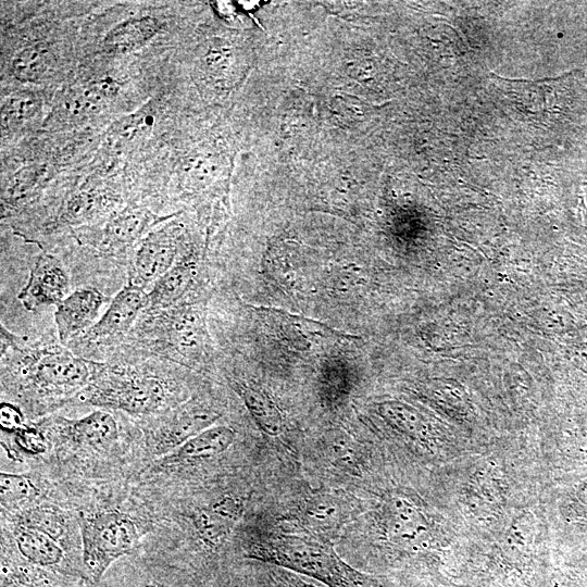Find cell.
I'll list each match as a JSON object with an SVG mask.
<instances>
[{"label":"cell","instance_id":"ffe728a7","mask_svg":"<svg viewBox=\"0 0 587 587\" xmlns=\"http://www.w3.org/2000/svg\"><path fill=\"white\" fill-rule=\"evenodd\" d=\"M160 29V21L155 17L130 18L114 26L104 37L103 43L110 52L126 53L143 47Z\"/></svg>","mask_w":587,"mask_h":587},{"label":"cell","instance_id":"7402d4cb","mask_svg":"<svg viewBox=\"0 0 587 587\" xmlns=\"http://www.w3.org/2000/svg\"><path fill=\"white\" fill-rule=\"evenodd\" d=\"M52 61L48 46L34 43L21 50L12 61V75L22 83H34L41 79Z\"/></svg>","mask_w":587,"mask_h":587},{"label":"cell","instance_id":"cb8c5ba5","mask_svg":"<svg viewBox=\"0 0 587 587\" xmlns=\"http://www.w3.org/2000/svg\"><path fill=\"white\" fill-rule=\"evenodd\" d=\"M150 115L137 112L125 116L112 125L107 134V142L113 148H120L142 136L150 126Z\"/></svg>","mask_w":587,"mask_h":587},{"label":"cell","instance_id":"4dcf8cb0","mask_svg":"<svg viewBox=\"0 0 587 587\" xmlns=\"http://www.w3.org/2000/svg\"><path fill=\"white\" fill-rule=\"evenodd\" d=\"M145 587H160V586H157V585H146Z\"/></svg>","mask_w":587,"mask_h":587},{"label":"cell","instance_id":"d4e9b609","mask_svg":"<svg viewBox=\"0 0 587 587\" xmlns=\"http://www.w3.org/2000/svg\"><path fill=\"white\" fill-rule=\"evenodd\" d=\"M102 205V197L92 190L74 193L65 204L63 220L68 223H82L92 216Z\"/></svg>","mask_w":587,"mask_h":587},{"label":"cell","instance_id":"f546056e","mask_svg":"<svg viewBox=\"0 0 587 587\" xmlns=\"http://www.w3.org/2000/svg\"><path fill=\"white\" fill-rule=\"evenodd\" d=\"M1 427L4 432H17L24 426L22 412L11 403H1L0 408Z\"/></svg>","mask_w":587,"mask_h":587},{"label":"cell","instance_id":"ac0fdd59","mask_svg":"<svg viewBox=\"0 0 587 587\" xmlns=\"http://www.w3.org/2000/svg\"><path fill=\"white\" fill-rule=\"evenodd\" d=\"M196 265L189 258H184L164 273L148 292L147 310H162L182 302L190 288Z\"/></svg>","mask_w":587,"mask_h":587},{"label":"cell","instance_id":"44dd1931","mask_svg":"<svg viewBox=\"0 0 587 587\" xmlns=\"http://www.w3.org/2000/svg\"><path fill=\"white\" fill-rule=\"evenodd\" d=\"M233 387L262 432L270 436L282 433V415L274 401L262 388L245 382H233Z\"/></svg>","mask_w":587,"mask_h":587},{"label":"cell","instance_id":"7a4b0ae2","mask_svg":"<svg viewBox=\"0 0 587 587\" xmlns=\"http://www.w3.org/2000/svg\"><path fill=\"white\" fill-rule=\"evenodd\" d=\"M245 555L311 577L328 587H376V580L345 561L329 540L307 532L275 533L249 541Z\"/></svg>","mask_w":587,"mask_h":587},{"label":"cell","instance_id":"5bb4252c","mask_svg":"<svg viewBox=\"0 0 587 587\" xmlns=\"http://www.w3.org/2000/svg\"><path fill=\"white\" fill-rule=\"evenodd\" d=\"M243 510V501L232 496L220 498L197 510L192 524L201 542L210 549L220 547L230 535Z\"/></svg>","mask_w":587,"mask_h":587},{"label":"cell","instance_id":"d6986e66","mask_svg":"<svg viewBox=\"0 0 587 587\" xmlns=\"http://www.w3.org/2000/svg\"><path fill=\"white\" fill-rule=\"evenodd\" d=\"M235 435L228 426L208 427L168 453L166 462L176 464L218 455L230 447Z\"/></svg>","mask_w":587,"mask_h":587},{"label":"cell","instance_id":"83f0119b","mask_svg":"<svg viewBox=\"0 0 587 587\" xmlns=\"http://www.w3.org/2000/svg\"><path fill=\"white\" fill-rule=\"evenodd\" d=\"M40 110V102L32 96H12L3 105V117L13 126L30 121Z\"/></svg>","mask_w":587,"mask_h":587},{"label":"cell","instance_id":"ba28073f","mask_svg":"<svg viewBox=\"0 0 587 587\" xmlns=\"http://www.w3.org/2000/svg\"><path fill=\"white\" fill-rule=\"evenodd\" d=\"M178 236V227L171 223L149 232L135 253L130 282L145 289L166 273L176 263Z\"/></svg>","mask_w":587,"mask_h":587},{"label":"cell","instance_id":"7c38bea8","mask_svg":"<svg viewBox=\"0 0 587 587\" xmlns=\"http://www.w3.org/2000/svg\"><path fill=\"white\" fill-rule=\"evenodd\" d=\"M52 425L65 442L82 449L108 450L118 439L115 419L103 410H96L75 420L57 419Z\"/></svg>","mask_w":587,"mask_h":587},{"label":"cell","instance_id":"4316f807","mask_svg":"<svg viewBox=\"0 0 587 587\" xmlns=\"http://www.w3.org/2000/svg\"><path fill=\"white\" fill-rule=\"evenodd\" d=\"M42 172L38 165H28L15 172L5 184L4 199L14 202L26 197L38 183Z\"/></svg>","mask_w":587,"mask_h":587},{"label":"cell","instance_id":"6da1fadb","mask_svg":"<svg viewBox=\"0 0 587 587\" xmlns=\"http://www.w3.org/2000/svg\"><path fill=\"white\" fill-rule=\"evenodd\" d=\"M1 357L2 365L12 370L21 387L40 398L83 391L103 364L78 357L62 346H28L3 326Z\"/></svg>","mask_w":587,"mask_h":587},{"label":"cell","instance_id":"f1b7e54d","mask_svg":"<svg viewBox=\"0 0 587 587\" xmlns=\"http://www.w3.org/2000/svg\"><path fill=\"white\" fill-rule=\"evenodd\" d=\"M15 433V442L24 452L36 454L46 450V441L39 429L24 425Z\"/></svg>","mask_w":587,"mask_h":587},{"label":"cell","instance_id":"277c9868","mask_svg":"<svg viewBox=\"0 0 587 587\" xmlns=\"http://www.w3.org/2000/svg\"><path fill=\"white\" fill-rule=\"evenodd\" d=\"M136 337L150 350L176 362L197 358L204 341V324L199 311L187 303L147 310L140 315Z\"/></svg>","mask_w":587,"mask_h":587},{"label":"cell","instance_id":"9c48e42d","mask_svg":"<svg viewBox=\"0 0 587 587\" xmlns=\"http://www.w3.org/2000/svg\"><path fill=\"white\" fill-rule=\"evenodd\" d=\"M170 217L158 216L146 208L132 205L113 214L92 236L83 239L105 253H118L146 236L154 225Z\"/></svg>","mask_w":587,"mask_h":587},{"label":"cell","instance_id":"8992f818","mask_svg":"<svg viewBox=\"0 0 587 587\" xmlns=\"http://www.w3.org/2000/svg\"><path fill=\"white\" fill-rule=\"evenodd\" d=\"M148 307V292L132 282L111 300L102 316L86 332L89 342H111L130 332L135 322Z\"/></svg>","mask_w":587,"mask_h":587},{"label":"cell","instance_id":"603a6c76","mask_svg":"<svg viewBox=\"0 0 587 587\" xmlns=\"http://www.w3.org/2000/svg\"><path fill=\"white\" fill-rule=\"evenodd\" d=\"M0 494L2 507L13 509L33 501L38 489L25 475L2 472L0 474Z\"/></svg>","mask_w":587,"mask_h":587},{"label":"cell","instance_id":"4fadbf2b","mask_svg":"<svg viewBox=\"0 0 587 587\" xmlns=\"http://www.w3.org/2000/svg\"><path fill=\"white\" fill-rule=\"evenodd\" d=\"M107 297L93 287H82L70 292L54 312L58 337L66 344L79 334L86 333L97 321Z\"/></svg>","mask_w":587,"mask_h":587},{"label":"cell","instance_id":"9a60e30c","mask_svg":"<svg viewBox=\"0 0 587 587\" xmlns=\"http://www.w3.org/2000/svg\"><path fill=\"white\" fill-rule=\"evenodd\" d=\"M117 90V82L110 77L76 87L61 98L55 107L54 117L65 124L82 122L103 109Z\"/></svg>","mask_w":587,"mask_h":587},{"label":"cell","instance_id":"52a82bcc","mask_svg":"<svg viewBox=\"0 0 587 587\" xmlns=\"http://www.w3.org/2000/svg\"><path fill=\"white\" fill-rule=\"evenodd\" d=\"M218 417V413L201 405H182L164 416L152 429L149 449L153 454L167 455L191 437L213 426Z\"/></svg>","mask_w":587,"mask_h":587},{"label":"cell","instance_id":"2e32d148","mask_svg":"<svg viewBox=\"0 0 587 587\" xmlns=\"http://www.w3.org/2000/svg\"><path fill=\"white\" fill-rule=\"evenodd\" d=\"M382 523L387 537L395 544L416 546L428 532V523L422 510L412 501L394 497L383 508Z\"/></svg>","mask_w":587,"mask_h":587},{"label":"cell","instance_id":"8fae6325","mask_svg":"<svg viewBox=\"0 0 587 587\" xmlns=\"http://www.w3.org/2000/svg\"><path fill=\"white\" fill-rule=\"evenodd\" d=\"M352 512L345 497L332 492H317L305 498L295 517L304 532L330 540L345 525Z\"/></svg>","mask_w":587,"mask_h":587},{"label":"cell","instance_id":"484cf974","mask_svg":"<svg viewBox=\"0 0 587 587\" xmlns=\"http://www.w3.org/2000/svg\"><path fill=\"white\" fill-rule=\"evenodd\" d=\"M260 587H328L311 577L270 565L262 571Z\"/></svg>","mask_w":587,"mask_h":587},{"label":"cell","instance_id":"e0dca14e","mask_svg":"<svg viewBox=\"0 0 587 587\" xmlns=\"http://www.w3.org/2000/svg\"><path fill=\"white\" fill-rule=\"evenodd\" d=\"M13 534L18 553L28 564L49 571L61 569L65 554L58 538L22 523L15 525Z\"/></svg>","mask_w":587,"mask_h":587},{"label":"cell","instance_id":"30bf717a","mask_svg":"<svg viewBox=\"0 0 587 587\" xmlns=\"http://www.w3.org/2000/svg\"><path fill=\"white\" fill-rule=\"evenodd\" d=\"M70 294V277L62 262L49 253L40 254L17 298L22 305L36 312L58 305Z\"/></svg>","mask_w":587,"mask_h":587},{"label":"cell","instance_id":"5b68a950","mask_svg":"<svg viewBox=\"0 0 587 587\" xmlns=\"http://www.w3.org/2000/svg\"><path fill=\"white\" fill-rule=\"evenodd\" d=\"M82 561L85 573L98 582L121 557L133 553L139 544L134 520L117 510L80 516Z\"/></svg>","mask_w":587,"mask_h":587},{"label":"cell","instance_id":"3957f363","mask_svg":"<svg viewBox=\"0 0 587 587\" xmlns=\"http://www.w3.org/2000/svg\"><path fill=\"white\" fill-rule=\"evenodd\" d=\"M170 387L160 376L142 371L111 367L105 363L91 383L79 392L91 405L132 414H152L170 401Z\"/></svg>","mask_w":587,"mask_h":587}]
</instances>
